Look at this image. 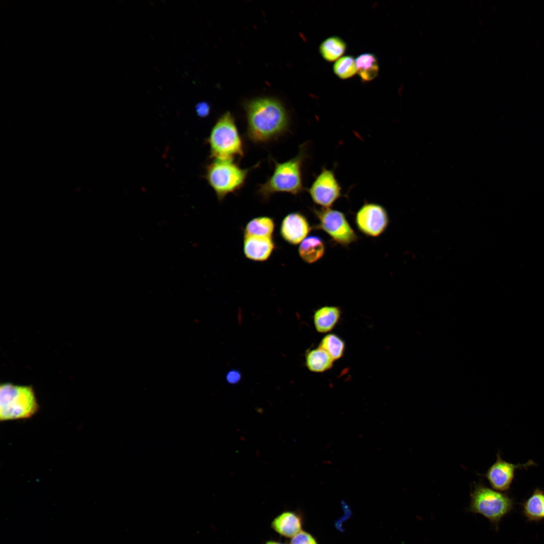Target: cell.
I'll list each match as a JSON object with an SVG mask.
<instances>
[{
  "label": "cell",
  "mask_w": 544,
  "mask_h": 544,
  "mask_svg": "<svg viewBox=\"0 0 544 544\" xmlns=\"http://www.w3.org/2000/svg\"><path fill=\"white\" fill-rule=\"evenodd\" d=\"M248 138L255 143H265L285 133L289 117L284 106L269 97L256 98L244 104Z\"/></svg>",
  "instance_id": "1"
},
{
  "label": "cell",
  "mask_w": 544,
  "mask_h": 544,
  "mask_svg": "<svg viewBox=\"0 0 544 544\" xmlns=\"http://www.w3.org/2000/svg\"><path fill=\"white\" fill-rule=\"evenodd\" d=\"M303 147L293 158L279 163H275L274 171L266 181L259 186L258 193L265 200L278 192H286L297 195L303 190L302 168L306 152Z\"/></svg>",
  "instance_id": "2"
},
{
  "label": "cell",
  "mask_w": 544,
  "mask_h": 544,
  "mask_svg": "<svg viewBox=\"0 0 544 544\" xmlns=\"http://www.w3.org/2000/svg\"><path fill=\"white\" fill-rule=\"evenodd\" d=\"M208 142L213 159L234 160L244 155L242 140L234 117L229 111L218 119L211 130Z\"/></svg>",
  "instance_id": "3"
},
{
  "label": "cell",
  "mask_w": 544,
  "mask_h": 544,
  "mask_svg": "<svg viewBox=\"0 0 544 544\" xmlns=\"http://www.w3.org/2000/svg\"><path fill=\"white\" fill-rule=\"evenodd\" d=\"M39 409L33 388L4 383L0 386V420L6 421L31 418Z\"/></svg>",
  "instance_id": "4"
},
{
  "label": "cell",
  "mask_w": 544,
  "mask_h": 544,
  "mask_svg": "<svg viewBox=\"0 0 544 544\" xmlns=\"http://www.w3.org/2000/svg\"><path fill=\"white\" fill-rule=\"evenodd\" d=\"M258 165L244 169L234 160L213 159L206 167L205 177L219 200L221 201L229 194L240 190L251 169Z\"/></svg>",
  "instance_id": "5"
},
{
  "label": "cell",
  "mask_w": 544,
  "mask_h": 544,
  "mask_svg": "<svg viewBox=\"0 0 544 544\" xmlns=\"http://www.w3.org/2000/svg\"><path fill=\"white\" fill-rule=\"evenodd\" d=\"M470 496L468 510L482 515L497 527L502 518L513 508V500L507 494L490 488L481 483L474 484Z\"/></svg>",
  "instance_id": "6"
},
{
  "label": "cell",
  "mask_w": 544,
  "mask_h": 544,
  "mask_svg": "<svg viewBox=\"0 0 544 544\" xmlns=\"http://www.w3.org/2000/svg\"><path fill=\"white\" fill-rule=\"evenodd\" d=\"M312 210L318 220L315 228L325 232L335 242L347 246L357 240V235L343 212L331 208Z\"/></svg>",
  "instance_id": "7"
},
{
  "label": "cell",
  "mask_w": 544,
  "mask_h": 544,
  "mask_svg": "<svg viewBox=\"0 0 544 544\" xmlns=\"http://www.w3.org/2000/svg\"><path fill=\"white\" fill-rule=\"evenodd\" d=\"M355 220L360 232L372 237L382 234L389 223L386 209L382 206L373 202L363 205L356 213Z\"/></svg>",
  "instance_id": "8"
},
{
  "label": "cell",
  "mask_w": 544,
  "mask_h": 544,
  "mask_svg": "<svg viewBox=\"0 0 544 544\" xmlns=\"http://www.w3.org/2000/svg\"><path fill=\"white\" fill-rule=\"evenodd\" d=\"M316 205L330 208L342 196V188L332 170L323 168L308 189Z\"/></svg>",
  "instance_id": "9"
},
{
  "label": "cell",
  "mask_w": 544,
  "mask_h": 544,
  "mask_svg": "<svg viewBox=\"0 0 544 544\" xmlns=\"http://www.w3.org/2000/svg\"><path fill=\"white\" fill-rule=\"evenodd\" d=\"M496 455V461L489 468L484 477L492 488L498 491H507L510 489L516 469H527L536 465L532 460H529L524 464H515L503 460L500 452Z\"/></svg>",
  "instance_id": "10"
},
{
  "label": "cell",
  "mask_w": 544,
  "mask_h": 544,
  "mask_svg": "<svg viewBox=\"0 0 544 544\" xmlns=\"http://www.w3.org/2000/svg\"><path fill=\"white\" fill-rule=\"evenodd\" d=\"M311 229L307 218L303 214L293 212L287 215L283 219L280 233L287 242L297 245L307 237Z\"/></svg>",
  "instance_id": "11"
},
{
  "label": "cell",
  "mask_w": 544,
  "mask_h": 544,
  "mask_svg": "<svg viewBox=\"0 0 544 544\" xmlns=\"http://www.w3.org/2000/svg\"><path fill=\"white\" fill-rule=\"evenodd\" d=\"M275 244L272 237L244 236L243 251L245 256L256 261L266 260L273 253Z\"/></svg>",
  "instance_id": "12"
},
{
  "label": "cell",
  "mask_w": 544,
  "mask_h": 544,
  "mask_svg": "<svg viewBox=\"0 0 544 544\" xmlns=\"http://www.w3.org/2000/svg\"><path fill=\"white\" fill-rule=\"evenodd\" d=\"M271 527L280 535L291 538L302 530V518L296 512L284 511L273 519Z\"/></svg>",
  "instance_id": "13"
},
{
  "label": "cell",
  "mask_w": 544,
  "mask_h": 544,
  "mask_svg": "<svg viewBox=\"0 0 544 544\" xmlns=\"http://www.w3.org/2000/svg\"><path fill=\"white\" fill-rule=\"evenodd\" d=\"M340 308L334 306H324L316 309L313 314V323L316 330L319 333L331 331L338 322Z\"/></svg>",
  "instance_id": "14"
},
{
  "label": "cell",
  "mask_w": 544,
  "mask_h": 544,
  "mask_svg": "<svg viewBox=\"0 0 544 544\" xmlns=\"http://www.w3.org/2000/svg\"><path fill=\"white\" fill-rule=\"evenodd\" d=\"M325 250L323 240L319 236L312 235L306 237L300 243L298 253L303 261L310 264L320 260L324 255Z\"/></svg>",
  "instance_id": "15"
},
{
  "label": "cell",
  "mask_w": 544,
  "mask_h": 544,
  "mask_svg": "<svg viewBox=\"0 0 544 544\" xmlns=\"http://www.w3.org/2000/svg\"><path fill=\"white\" fill-rule=\"evenodd\" d=\"M334 361L330 355L320 347L307 351L305 355L307 368L315 373H322L330 369Z\"/></svg>",
  "instance_id": "16"
},
{
  "label": "cell",
  "mask_w": 544,
  "mask_h": 544,
  "mask_svg": "<svg viewBox=\"0 0 544 544\" xmlns=\"http://www.w3.org/2000/svg\"><path fill=\"white\" fill-rule=\"evenodd\" d=\"M523 512L530 521L544 519V491L536 488L531 496L522 504Z\"/></svg>",
  "instance_id": "17"
},
{
  "label": "cell",
  "mask_w": 544,
  "mask_h": 544,
  "mask_svg": "<svg viewBox=\"0 0 544 544\" xmlns=\"http://www.w3.org/2000/svg\"><path fill=\"white\" fill-rule=\"evenodd\" d=\"M357 71L362 80L370 81L378 76L379 65L375 56L370 53L359 55L356 59Z\"/></svg>",
  "instance_id": "18"
},
{
  "label": "cell",
  "mask_w": 544,
  "mask_h": 544,
  "mask_svg": "<svg viewBox=\"0 0 544 544\" xmlns=\"http://www.w3.org/2000/svg\"><path fill=\"white\" fill-rule=\"evenodd\" d=\"M275 229L273 219L268 217H259L251 220L246 225L244 236L272 237Z\"/></svg>",
  "instance_id": "19"
},
{
  "label": "cell",
  "mask_w": 544,
  "mask_h": 544,
  "mask_svg": "<svg viewBox=\"0 0 544 544\" xmlns=\"http://www.w3.org/2000/svg\"><path fill=\"white\" fill-rule=\"evenodd\" d=\"M346 44L340 37H330L322 42L319 50L322 57L326 60L332 61L336 60L345 52Z\"/></svg>",
  "instance_id": "20"
},
{
  "label": "cell",
  "mask_w": 544,
  "mask_h": 544,
  "mask_svg": "<svg viewBox=\"0 0 544 544\" xmlns=\"http://www.w3.org/2000/svg\"><path fill=\"white\" fill-rule=\"evenodd\" d=\"M319 347L326 351L335 361L341 359L343 356L345 350V343L336 334L329 333L324 336L321 339Z\"/></svg>",
  "instance_id": "21"
},
{
  "label": "cell",
  "mask_w": 544,
  "mask_h": 544,
  "mask_svg": "<svg viewBox=\"0 0 544 544\" xmlns=\"http://www.w3.org/2000/svg\"><path fill=\"white\" fill-rule=\"evenodd\" d=\"M333 71L342 79L351 78L357 72L356 60L351 56L342 57L335 62Z\"/></svg>",
  "instance_id": "22"
},
{
  "label": "cell",
  "mask_w": 544,
  "mask_h": 544,
  "mask_svg": "<svg viewBox=\"0 0 544 544\" xmlns=\"http://www.w3.org/2000/svg\"><path fill=\"white\" fill-rule=\"evenodd\" d=\"M289 544H318V543L311 534L301 530L291 538Z\"/></svg>",
  "instance_id": "23"
},
{
  "label": "cell",
  "mask_w": 544,
  "mask_h": 544,
  "mask_svg": "<svg viewBox=\"0 0 544 544\" xmlns=\"http://www.w3.org/2000/svg\"><path fill=\"white\" fill-rule=\"evenodd\" d=\"M196 109L198 115L202 117L207 116L210 111L209 105L205 102L199 104Z\"/></svg>",
  "instance_id": "24"
},
{
  "label": "cell",
  "mask_w": 544,
  "mask_h": 544,
  "mask_svg": "<svg viewBox=\"0 0 544 544\" xmlns=\"http://www.w3.org/2000/svg\"><path fill=\"white\" fill-rule=\"evenodd\" d=\"M240 378V374L236 371H230L227 375V379L231 383L237 382Z\"/></svg>",
  "instance_id": "25"
},
{
  "label": "cell",
  "mask_w": 544,
  "mask_h": 544,
  "mask_svg": "<svg viewBox=\"0 0 544 544\" xmlns=\"http://www.w3.org/2000/svg\"><path fill=\"white\" fill-rule=\"evenodd\" d=\"M265 544H286V543H282V542H279V541H274V540H268V541H267L265 542Z\"/></svg>",
  "instance_id": "26"
}]
</instances>
